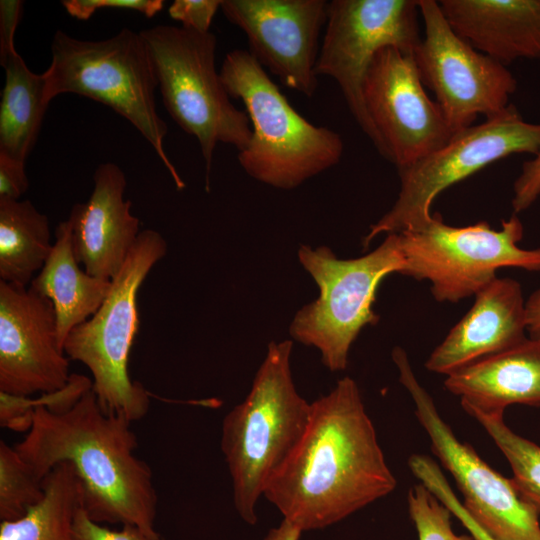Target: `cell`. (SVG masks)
Listing matches in <instances>:
<instances>
[{
  "mask_svg": "<svg viewBox=\"0 0 540 540\" xmlns=\"http://www.w3.org/2000/svg\"><path fill=\"white\" fill-rule=\"evenodd\" d=\"M396 485L358 385L346 376L311 402L302 437L263 496L303 532L345 519Z\"/></svg>",
  "mask_w": 540,
  "mask_h": 540,
  "instance_id": "obj_1",
  "label": "cell"
},
{
  "mask_svg": "<svg viewBox=\"0 0 540 540\" xmlns=\"http://www.w3.org/2000/svg\"><path fill=\"white\" fill-rule=\"evenodd\" d=\"M131 423L106 413L91 388L66 411L37 408L14 448L41 481L56 465L72 464L81 483V506L92 520L154 533L157 493L149 465L135 454Z\"/></svg>",
  "mask_w": 540,
  "mask_h": 540,
  "instance_id": "obj_2",
  "label": "cell"
},
{
  "mask_svg": "<svg viewBox=\"0 0 540 540\" xmlns=\"http://www.w3.org/2000/svg\"><path fill=\"white\" fill-rule=\"evenodd\" d=\"M293 342L268 344L243 402L222 423L221 450L233 484L237 513L257 522L256 504L274 472L289 456L308 424L311 403L296 390L290 357Z\"/></svg>",
  "mask_w": 540,
  "mask_h": 540,
  "instance_id": "obj_3",
  "label": "cell"
},
{
  "mask_svg": "<svg viewBox=\"0 0 540 540\" xmlns=\"http://www.w3.org/2000/svg\"><path fill=\"white\" fill-rule=\"evenodd\" d=\"M219 73L229 96L243 102L252 126L251 141L237 156L249 176L290 190L339 163L341 136L300 115L249 51L227 53Z\"/></svg>",
  "mask_w": 540,
  "mask_h": 540,
  "instance_id": "obj_4",
  "label": "cell"
},
{
  "mask_svg": "<svg viewBox=\"0 0 540 540\" xmlns=\"http://www.w3.org/2000/svg\"><path fill=\"white\" fill-rule=\"evenodd\" d=\"M42 75L48 104L59 94L74 93L107 105L149 142L177 189L185 187L165 152L168 128L157 113L158 80L140 32L123 28L108 39L89 41L57 30L51 42V62Z\"/></svg>",
  "mask_w": 540,
  "mask_h": 540,
  "instance_id": "obj_5",
  "label": "cell"
},
{
  "mask_svg": "<svg viewBox=\"0 0 540 540\" xmlns=\"http://www.w3.org/2000/svg\"><path fill=\"white\" fill-rule=\"evenodd\" d=\"M167 252L163 236L142 230L98 310L76 326L64 342L68 359L92 374V390L101 408L133 422L150 407V394L128 372V359L139 328L138 291L153 266Z\"/></svg>",
  "mask_w": 540,
  "mask_h": 540,
  "instance_id": "obj_6",
  "label": "cell"
},
{
  "mask_svg": "<svg viewBox=\"0 0 540 540\" xmlns=\"http://www.w3.org/2000/svg\"><path fill=\"white\" fill-rule=\"evenodd\" d=\"M149 50L158 86L171 118L200 145L208 188L218 142L243 151L252 129L246 112L231 102L216 70L217 40L182 26L156 25L140 31Z\"/></svg>",
  "mask_w": 540,
  "mask_h": 540,
  "instance_id": "obj_7",
  "label": "cell"
},
{
  "mask_svg": "<svg viewBox=\"0 0 540 540\" xmlns=\"http://www.w3.org/2000/svg\"><path fill=\"white\" fill-rule=\"evenodd\" d=\"M298 258L320 293L295 314L290 335L317 348L330 371H342L361 330L379 321L373 305L380 283L405 267L398 234H387L376 249L358 258L339 259L327 246L307 245L300 246Z\"/></svg>",
  "mask_w": 540,
  "mask_h": 540,
  "instance_id": "obj_8",
  "label": "cell"
},
{
  "mask_svg": "<svg viewBox=\"0 0 540 540\" xmlns=\"http://www.w3.org/2000/svg\"><path fill=\"white\" fill-rule=\"evenodd\" d=\"M397 234L405 262L401 274L428 281L437 302L457 303L474 296L505 267L540 271V248L518 245L524 227L516 214L493 229L486 221L451 226L433 213L425 224Z\"/></svg>",
  "mask_w": 540,
  "mask_h": 540,
  "instance_id": "obj_9",
  "label": "cell"
},
{
  "mask_svg": "<svg viewBox=\"0 0 540 540\" xmlns=\"http://www.w3.org/2000/svg\"><path fill=\"white\" fill-rule=\"evenodd\" d=\"M540 148V124L526 122L513 105L500 114L454 133L441 148L397 169L400 190L391 209L370 226L362 245L380 234L399 233L425 224L431 206L445 189L502 158L535 155Z\"/></svg>",
  "mask_w": 540,
  "mask_h": 540,
  "instance_id": "obj_10",
  "label": "cell"
},
{
  "mask_svg": "<svg viewBox=\"0 0 540 540\" xmlns=\"http://www.w3.org/2000/svg\"><path fill=\"white\" fill-rule=\"evenodd\" d=\"M392 360L434 454L455 479L472 519L498 540H540V510L522 496L512 478L492 469L471 445L455 436L417 380L406 351L395 347Z\"/></svg>",
  "mask_w": 540,
  "mask_h": 540,
  "instance_id": "obj_11",
  "label": "cell"
},
{
  "mask_svg": "<svg viewBox=\"0 0 540 540\" xmlns=\"http://www.w3.org/2000/svg\"><path fill=\"white\" fill-rule=\"evenodd\" d=\"M419 15V0L328 2L316 74L338 84L352 116L378 152L379 139L364 105V79L382 48L413 54L421 41Z\"/></svg>",
  "mask_w": 540,
  "mask_h": 540,
  "instance_id": "obj_12",
  "label": "cell"
},
{
  "mask_svg": "<svg viewBox=\"0 0 540 540\" xmlns=\"http://www.w3.org/2000/svg\"><path fill=\"white\" fill-rule=\"evenodd\" d=\"M424 36L413 52L421 80L454 132L503 112L517 88L505 65L460 37L438 1L419 0Z\"/></svg>",
  "mask_w": 540,
  "mask_h": 540,
  "instance_id": "obj_13",
  "label": "cell"
},
{
  "mask_svg": "<svg viewBox=\"0 0 540 540\" xmlns=\"http://www.w3.org/2000/svg\"><path fill=\"white\" fill-rule=\"evenodd\" d=\"M363 99L379 153L397 169L441 148L455 133L426 93L413 54L396 47H384L373 58Z\"/></svg>",
  "mask_w": 540,
  "mask_h": 540,
  "instance_id": "obj_14",
  "label": "cell"
},
{
  "mask_svg": "<svg viewBox=\"0 0 540 540\" xmlns=\"http://www.w3.org/2000/svg\"><path fill=\"white\" fill-rule=\"evenodd\" d=\"M227 20L247 37L249 53L280 82L306 97L318 87L325 0H222Z\"/></svg>",
  "mask_w": 540,
  "mask_h": 540,
  "instance_id": "obj_15",
  "label": "cell"
},
{
  "mask_svg": "<svg viewBox=\"0 0 540 540\" xmlns=\"http://www.w3.org/2000/svg\"><path fill=\"white\" fill-rule=\"evenodd\" d=\"M70 377L51 301L29 286L0 281V392L52 393Z\"/></svg>",
  "mask_w": 540,
  "mask_h": 540,
  "instance_id": "obj_16",
  "label": "cell"
},
{
  "mask_svg": "<svg viewBox=\"0 0 540 540\" xmlns=\"http://www.w3.org/2000/svg\"><path fill=\"white\" fill-rule=\"evenodd\" d=\"M89 199L73 205L71 226L75 258L91 276L112 280L140 234V220L124 199L126 177L114 163L100 164L93 175Z\"/></svg>",
  "mask_w": 540,
  "mask_h": 540,
  "instance_id": "obj_17",
  "label": "cell"
},
{
  "mask_svg": "<svg viewBox=\"0 0 540 540\" xmlns=\"http://www.w3.org/2000/svg\"><path fill=\"white\" fill-rule=\"evenodd\" d=\"M527 338L521 284L509 277H496L474 295L472 307L431 352L425 367L447 376Z\"/></svg>",
  "mask_w": 540,
  "mask_h": 540,
  "instance_id": "obj_18",
  "label": "cell"
},
{
  "mask_svg": "<svg viewBox=\"0 0 540 540\" xmlns=\"http://www.w3.org/2000/svg\"><path fill=\"white\" fill-rule=\"evenodd\" d=\"M453 30L471 46L508 65L540 58V0H441Z\"/></svg>",
  "mask_w": 540,
  "mask_h": 540,
  "instance_id": "obj_19",
  "label": "cell"
},
{
  "mask_svg": "<svg viewBox=\"0 0 540 540\" xmlns=\"http://www.w3.org/2000/svg\"><path fill=\"white\" fill-rule=\"evenodd\" d=\"M445 388L466 411L504 413L513 404L540 407V342L527 338L446 376Z\"/></svg>",
  "mask_w": 540,
  "mask_h": 540,
  "instance_id": "obj_20",
  "label": "cell"
},
{
  "mask_svg": "<svg viewBox=\"0 0 540 540\" xmlns=\"http://www.w3.org/2000/svg\"><path fill=\"white\" fill-rule=\"evenodd\" d=\"M55 237L49 257L29 287L53 304L58 340L63 347L69 333L101 306L110 290L111 280L91 276L79 267L68 220L57 225Z\"/></svg>",
  "mask_w": 540,
  "mask_h": 540,
  "instance_id": "obj_21",
  "label": "cell"
},
{
  "mask_svg": "<svg viewBox=\"0 0 540 540\" xmlns=\"http://www.w3.org/2000/svg\"><path fill=\"white\" fill-rule=\"evenodd\" d=\"M5 82L0 101V154L25 163L35 146L48 103L43 75L17 53L0 61Z\"/></svg>",
  "mask_w": 540,
  "mask_h": 540,
  "instance_id": "obj_22",
  "label": "cell"
},
{
  "mask_svg": "<svg viewBox=\"0 0 540 540\" xmlns=\"http://www.w3.org/2000/svg\"><path fill=\"white\" fill-rule=\"evenodd\" d=\"M48 218L30 200L0 198V281L27 287L49 257Z\"/></svg>",
  "mask_w": 540,
  "mask_h": 540,
  "instance_id": "obj_23",
  "label": "cell"
},
{
  "mask_svg": "<svg viewBox=\"0 0 540 540\" xmlns=\"http://www.w3.org/2000/svg\"><path fill=\"white\" fill-rule=\"evenodd\" d=\"M43 498L18 519L1 521L0 540H74L81 483L72 464L56 465L43 479Z\"/></svg>",
  "mask_w": 540,
  "mask_h": 540,
  "instance_id": "obj_24",
  "label": "cell"
},
{
  "mask_svg": "<svg viewBox=\"0 0 540 540\" xmlns=\"http://www.w3.org/2000/svg\"><path fill=\"white\" fill-rule=\"evenodd\" d=\"M467 413L485 429L509 462L512 480L522 496L540 510V446L511 430L504 413Z\"/></svg>",
  "mask_w": 540,
  "mask_h": 540,
  "instance_id": "obj_25",
  "label": "cell"
},
{
  "mask_svg": "<svg viewBox=\"0 0 540 540\" xmlns=\"http://www.w3.org/2000/svg\"><path fill=\"white\" fill-rule=\"evenodd\" d=\"M44 496L42 481L14 447L0 441V519L15 520Z\"/></svg>",
  "mask_w": 540,
  "mask_h": 540,
  "instance_id": "obj_26",
  "label": "cell"
},
{
  "mask_svg": "<svg viewBox=\"0 0 540 540\" xmlns=\"http://www.w3.org/2000/svg\"><path fill=\"white\" fill-rule=\"evenodd\" d=\"M92 380L80 374H71L68 384L52 393H44L33 400L29 396H16L0 392V423L2 427L17 432H28L33 413L37 408L53 412L70 409L89 389Z\"/></svg>",
  "mask_w": 540,
  "mask_h": 540,
  "instance_id": "obj_27",
  "label": "cell"
},
{
  "mask_svg": "<svg viewBox=\"0 0 540 540\" xmlns=\"http://www.w3.org/2000/svg\"><path fill=\"white\" fill-rule=\"evenodd\" d=\"M407 503L419 540H475L453 531L451 511L422 483L409 489Z\"/></svg>",
  "mask_w": 540,
  "mask_h": 540,
  "instance_id": "obj_28",
  "label": "cell"
},
{
  "mask_svg": "<svg viewBox=\"0 0 540 540\" xmlns=\"http://www.w3.org/2000/svg\"><path fill=\"white\" fill-rule=\"evenodd\" d=\"M408 466L420 483L449 508L451 513L467 528L475 540H498L488 534L472 519L433 459L426 455L413 454L408 459Z\"/></svg>",
  "mask_w": 540,
  "mask_h": 540,
  "instance_id": "obj_29",
  "label": "cell"
},
{
  "mask_svg": "<svg viewBox=\"0 0 540 540\" xmlns=\"http://www.w3.org/2000/svg\"><path fill=\"white\" fill-rule=\"evenodd\" d=\"M74 540H160L157 532L150 533L135 525H122L111 529L90 518L82 508L76 512L73 523Z\"/></svg>",
  "mask_w": 540,
  "mask_h": 540,
  "instance_id": "obj_30",
  "label": "cell"
},
{
  "mask_svg": "<svg viewBox=\"0 0 540 540\" xmlns=\"http://www.w3.org/2000/svg\"><path fill=\"white\" fill-rule=\"evenodd\" d=\"M67 13L78 19L88 20L102 8L134 10L150 18L163 8L162 0H62Z\"/></svg>",
  "mask_w": 540,
  "mask_h": 540,
  "instance_id": "obj_31",
  "label": "cell"
},
{
  "mask_svg": "<svg viewBox=\"0 0 540 540\" xmlns=\"http://www.w3.org/2000/svg\"><path fill=\"white\" fill-rule=\"evenodd\" d=\"M222 0H175L168 8L169 16L183 28L198 33L210 32V26Z\"/></svg>",
  "mask_w": 540,
  "mask_h": 540,
  "instance_id": "obj_32",
  "label": "cell"
},
{
  "mask_svg": "<svg viewBox=\"0 0 540 540\" xmlns=\"http://www.w3.org/2000/svg\"><path fill=\"white\" fill-rule=\"evenodd\" d=\"M540 196V148L528 161L523 163L521 172L513 184L511 206L513 214L530 208Z\"/></svg>",
  "mask_w": 540,
  "mask_h": 540,
  "instance_id": "obj_33",
  "label": "cell"
},
{
  "mask_svg": "<svg viewBox=\"0 0 540 540\" xmlns=\"http://www.w3.org/2000/svg\"><path fill=\"white\" fill-rule=\"evenodd\" d=\"M28 187L25 163L0 154V198L20 200Z\"/></svg>",
  "mask_w": 540,
  "mask_h": 540,
  "instance_id": "obj_34",
  "label": "cell"
},
{
  "mask_svg": "<svg viewBox=\"0 0 540 540\" xmlns=\"http://www.w3.org/2000/svg\"><path fill=\"white\" fill-rule=\"evenodd\" d=\"M23 11L21 0L0 1V61L17 52L14 35Z\"/></svg>",
  "mask_w": 540,
  "mask_h": 540,
  "instance_id": "obj_35",
  "label": "cell"
},
{
  "mask_svg": "<svg viewBox=\"0 0 540 540\" xmlns=\"http://www.w3.org/2000/svg\"><path fill=\"white\" fill-rule=\"evenodd\" d=\"M527 334L540 342V287L526 299Z\"/></svg>",
  "mask_w": 540,
  "mask_h": 540,
  "instance_id": "obj_36",
  "label": "cell"
},
{
  "mask_svg": "<svg viewBox=\"0 0 540 540\" xmlns=\"http://www.w3.org/2000/svg\"><path fill=\"white\" fill-rule=\"evenodd\" d=\"M302 531L283 519L278 527L272 528L263 540H299Z\"/></svg>",
  "mask_w": 540,
  "mask_h": 540,
  "instance_id": "obj_37",
  "label": "cell"
}]
</instances>
